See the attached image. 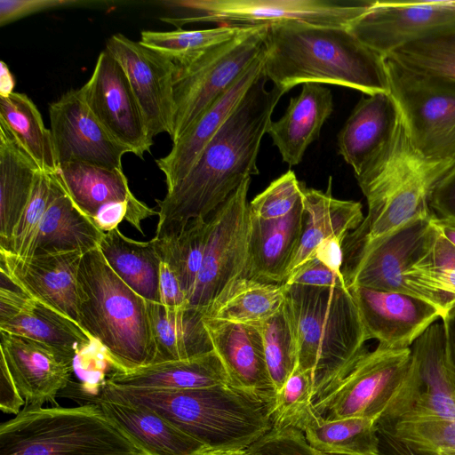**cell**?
<instances>
[{
	"label": "cell",
	"mask_w": 455,
	"mask_h": 455,
	"mask_svg": "<svg viewBox=\"0 0 455 455\" xmlns=\"http://www.w3.org/2000/svg\"><path fill=\"white\" fill-rule=\"evenodd\" d=\"M264 71L207 143L189 172L157 199L154 237L176 234L194 220L207 219L251 175L272 114L286 92L266 88Z\"/></svg>",
	"instance_id": "6da1fadb"
},
{
	"label": "cell",
	"mask_w": 455,
	"mask_h": 455,
	"mask_svg": "<svg viewBox=\"0 0 455 455\" xmlns=\"http://www.w3.org/2000/svg\"><path fill=\"white\" fill-rule=\"evenodd\" d=\"M265 44V76L286 92L306 83L348 87L366 95L389 92L384 58L347 28L272 24Z\"/></svg>",
	"instance_id": "7a4b0ae2"
},
{
	"label": "cell",
	"mask_w": 455,
	"mask_h": 455,
	"mask_svg": "<svg viewBox=\"0 0 455 455\" xmlns=\"http://www.w3.org/2000/svg\"><path fill=\"white\" fill-rule=\"evenodd\" d=\"M100 399L145 406L208 450L246 449L273 428V399L221 384L148 390L104 382Z\"/></svg>",
	"instance_id": "3957f363"
},
{
	"label": "cell",
	"mask_w": 455,
	"mask_h": 455,
	"mask_svg": "<svg viewBox=\"0 0 455 455\" xmlns=\"http://www.w3.org/2000/svg\"><path fill=\"white\" fill-rule=\"evenodd\" d=\"M454 167L455 161L428 157L415 148L399 111L388 140L355 175L368 213L349 236L348 254L413 219L434 214L431 194Z\"/></svg>",
	"instance_id": "277c9868"
},
{
	"label": "cell",
	"mask_w": 455,
	"mask_h": 455,
	"mask_svg": "<svg viewBox=\"0 0 455 455\" xmlns=\"http://www.w3.org/2000/svg\"><path fill=\"white\" fill-rule=\"evenodd\" d=\"M286 286L285 307L298 346L297 368L311 376L314 403L347 373L365 351L368 337L347 286Z\"/></svg>",
	"instance_id": "5b68a950"
},
{
	"label": "cell",
	"mask_w": 455,
	"mask_h": 455,
	"mask_svg": "<svg viewBox=\"0 0 455 455\" xmlns=\"http://www.w3.org/2000/svg\"><path fill=\"white\" fill-rule=\"evenodd\" d=\"M78 295L80 327L101 345L116 370L155 362L147 300L111 269L99 248L82 257Z\"/></svg>",
	"instance_id": "8992f818"
},
{
	"label": "cell",
	"mask_w": 455,
	"mask_h": 455,
	"mask_svg": "<svg viewBox=\"0 0 455 455\" xmlns=\"http://www.w3.org/2000/svg\"><path fill=\"white\" fill-rule=\"evenodd\" d=\"M0 455H144L99 406L27 407L0 425Z\"/></svg>",
	"instance_id": "52a82bcc"
},
{
	"label": "cell",
	"mask_w": 455,
	"mask_h": 455,
	"mask_svg": "<svg viewBox=\"0 0 455 455\" xmlns=\"http://www.w3.org/2000/svg\"><path fill=\"white\" fill-rule=\"evenodd\" d=\"M269 25L175 61L172 141L178 140L265 51Z\"/></svg>",
	"instance_id": "ba28073f"
},
{
	"label": "cell",
	"mask_w": 455,
	"mask_h": 455,
	"mask_svg": "<svg viewBox=\"0 0 455 455\" xmlns=\"http://www.w3.org/2000/svg\"><path fill=\"white\" fill-rule=\"evenodd\" d=\"M376 0H168L161 4L180 11L163 21L181 28L196 22L256 27L288 21L347 28L367 12Z\"/></svg>",
	"instance_id": "9c48e42d"
},
{
	"label": "cell",
	"mask_w": 455,
	"mask_h": 455,
	"mask_svg": "<svg viewBox=\"0 0 455 455\" xmlns=\"http://www.w3.org/2000/svg\"><path fill=\"white\" fill-rule=\"evenodd\" d=\"M411 348L378 345L364 351L315 410L327 419L366 418L395 421L411 366Z\"/></svg>",
	"instance_id": "30bf717a"
},
{
	"label": "cell",
	"mask_w": 455,
	"mask_h": 455,
	"mask_svg": "<svg viewBox=\"0 0 455 455\" xmlns=\"http://www.w3.org/2000/svg\"><path fill=\"white\" fill-rule=\"evenodd\" d=\"M383 58L389 93L415 148L426 156L455 161V81Z\"/></svg>",
	"instance_id": "8fae6325"
},
{
	"label": "cell",
	"mask_w": 455,
	"mask_h": 455,
	"mask_svg": "<svg viewBox=\"0 0 455 455\" xmlns=\"http://www.w3.org/2000/svg\"><path fill=\"white\" fill-rule=\"evenodd\" d=\"M251 178L208 218L209 231L202 267L189 306L204 314L241 278H246L249 257Z\"/></svg>",
	"instance_id": "7c38bea8"
},
{
	"label": "cell",
	"mask_w": 455,
	"mask_h": 455,
	"mask_svg": "<svg viewBox=\"0 0 455 455\" xmlns=\"http://www.w3.org/2000/svg\"><path fill=\"white\" fill-rule=\"evenodd\" d=\"M434 216L413 219L351 253L344 274L347 287L410 294L406 277L435 239Z\"/></svg>",
	"instance_id": "4fadbf2b"
},
{
	"label": "cell",
	"mask_w": 455,
	"mask_h": 455,
	"mask_svg": "<svg viewBox=\"0 0 455 455\" xmlns=\"http://www.w3.org/2000/svg\"><path fill=\"white\" fill-rule=\"evenodd\" d=\"M79 89L90 110L116 140L140 158L150 152L153 140L137 98L124 68L106 49Z\"/></svg>",
	"instance_id": "5bb4252c"
},
{
	"label": "cell",
	"mask_w": 455,
	"mask_h": 455,
	"mask_svg": "<svg viewBox=\"0 0 455 455\" xmlns=\"http://www.w3.org/2000/svg\"><path fill=\"white\" fill-rule=\"evenodd\" d=\"M106 50L124 68L143 114L149 137L172 132V58L148 48L123 34L108 38Z\"/></svg>",
	"instance_id": "9a60e30c"
},
{
	"label": "cell",
	"mask_w": 455,
	"mask_h": 455,
	"mask_svg": "<svg viewBox=\"0 0 455 455\" xmlns=\"http://www.w3.org/2000/svg\"><path fill=\"white\" fill-rule=\"evenodd\" d=\"M51 133L59 165L81 163L123 170L130 150L116 140L95 117L80 89H72L49 105Z\"/></svg>",
	"instance_id": "2e32d148"
},
{
	"label": "cell",
	"mask_w": 455,
	"mask_h": 455,
	"mask_svg": "<svg viewBox=\"0 0 455 455\" xmlns=\"http://www.w3.org/2000/svg\"><path fill=\"white\" fill-rule=\"evenodd\" d=\"M411 353L403 394L407 411L399 419H455V371L447 358L443 324H432Z\"/></svg>",
	"instance_id": "e0dca14e"
},
{
	"label": "cell",
	"mask_w": 455,
	"mask_h": 455,
	"mask_svg": "<svg viewBox=\"0 0 455 455\" xmlns=\"http://www.w3.org/2000/svg\"><path fill=\"white\" fill-rule=\"evenodd\" d=\"M455 20V1L397 2L376 0L348 28L382 57Z\"/></svg>",
	"instance_id": "ac0fdd59"
},
{
	"label": "cell",
	"mask_w": 455,
	"mask_h": 455,
	"mask_svg": "<svg viewBox=\"0 0 455 455\" xmlns=\"http://www.w3.org/2000/svg\"><path fill=\"white\" fill-rule=\"evenodd\" d=\"M368 339L388 349L411 348L443 313L430 302L407 293L348 288Z\"/></svg>",
	"instance_id": "d6986e66"
},
{
	"label": "cell",
	"mask_w": 455,
	"mask_h": 455,
	"mask_svg": "<svg viewBox=\"0 0 455 455\" xmlns=\"http://www.w3.org/2000/svg\"><path fill=\"white\" fill-rule=\"evenodd\" d=\"M0 331L41 342L74 361L92 339L73 320L34 299L1 272Z\"/></svg>",
	"instance_id": "ffe728a7"
},
{
	"label": "cell",
	"mask_w": 455,
	"mask_h": 455,
	"mask_svg": "<svg viewBox=\"0 0 455 455\" xmlns=\"http://www.w3.org/2000/svg\"><path fill=\"white\" fill-rule=\"evenodd\" d=\"M84 254L71 251L21 258L0 251L1 272L27 295L79 325L78 270Z\"/></svg>",
	"instance_id": "44dd1931"
},
{
	"label": "cell",
	"mask_w": 455,
	"mask_h": 455,
	"mask_svg": "<svg viewBox=\"0 0 455 455\" xmlns=\"http://www.w3.org/2000/svg\"><path fill=\"white\" fill-rule=\"evenodd\" d=\"M4 361L27 407L56 404V396L69 383L74 361L32 339L0 331Z\"/></svg>",
	"instance_id": "7402d4cb"
},
{
	"label": "cell",
	"mask_w": 455,
	"mask_h": 455,
	"mask_svg": "<svg viewBox=\"0 0 455 455\" xmlns=\"http://www.w3.org/2000/svg\"><path fill=\"white\" fill-rule=\"evenodd\" d=\"M204 323L230 386L275 399V389L266 363L259 328L207 315Z\"/></svg>",
	"instance_id": "603a6c76"
},
{
	"label": "cell",
	"mask_w": 455,
	"mask_h": 455,
	"mask_svg": "<svg viewBox=\"0 0 455 455\" xmlns=\"http://www.w3.org/2000/svg\"><path fill=\"white\" fill-rule=\"evenodd\" d=\"M265 56L266 49L232 86L172 142L170 152L156 160L157 167L164 174L167 189L172 188L189 172L207 143L261 76Z\"/></svg>",
	"instance_id": "cb8c5ba5"
},
{
	"label": "cell",
	"mask_w": 455,
	"mask_h": 455,
	"mask_svg": "<svg viewBox=\"0 0 455 455\" xmlns=\"http://www.w3.org/2000/svg\"><path fill=\"white\" fill-rule=\"evenodd\" d=\"M303 218V200L283 218L261 220L250 214L246 278L284 283L299 243Z\"/></svg>",
	"instance_id": "d4e9b609"
},
{
	"label": "cell",
	"mask_w": 455,
	"mask_h": 455,
	"mask_svg": "<svg viewBox=\"0 0 455 455\" xmlns=\"http://www.w3.org/2000/svg\"><path fill=\"white\" fill-rule=\"evenodd\" d=\"M91 403L144 455H198L208 450L149 408L98 397Z\"/></svg>",
	"instance_id": "484cf974"
},
{
	"label": "cell",
	"mask_w": 455,
	"mask_h": 455,
	"mask_svg": "<svg viewBox=\"0 0 455 455\" xmlns=\"http://www.w3.org/2000/svg\"><path fill=\"white\" fill-rule=\"evenodd\" d=\"M331 188V176L325 191L303 186L302 233L286 280L314 257L324 241L336 236L347 238L348 232L356 229L364 219L360 203L337 199Z\"/></svg>",
	"instance_id": "4316f807"
},
{
	"label": "cell",
	"mask_w": 455,
	"mask_h": 455,
	"mask_svg": "<svg viewBox=\"0 0 455 455\" xmlns=\"http://www.w3.org/2000/svg\"><path fill=\"white\" fill-rule=\"evenodd\" d=\"M399 116L389 92L362 97L337 136L339 154L358 174L390 138Z\"/></svg>",
	"instance_id": "83f0119b"
},
{
	"label": "cell",
	"mask_w": 455,
	"mask_h": 455,
	"mask_svg": "<svg viewBox=\"0 0 455 455\" xmlns=\"http://www.w3.org/2000/svg\"><path fill=\"white\" fill-rule=\"evenodd\" d=\"M333 111L332 94L321 84L306 83L292 97L283 116L271 121L267 134L283 162L298 165L307 147L319 137L326 119Z\"/></svg>",
	"instance_id": "f1b7e54d"
},
{
	"label": "cell",
	"mask_w": 455,
	"mask_h": 455,
	"mask_svg": "<svg viewBox=\"0 0 455 455\" xmlns=\"http://www.w3.org/2000/svg\"><path fill=\"white\" fill-rule=\"evenodd\" d=\"M57 174L76 206L92 221L105 207L118 203L130 204L140 221L158 213L132 194L123 170L67 163L60 164Z\"/></svg>",
	"instance_id": "f546056e"
},
{
	"label": "cell",
	"mask_w": 455,
	"mask_h": 455,
	"mask_svg": "<svg viewBox=\"0 0 455 455\" xmlns=\"http://www.w3.org/2000/svg\"><path fill=\"white\" fill-rule=\"evenodd\" d=\"M124 387L148 390H187L228 384L214 350L194 358L153 363L136 369L116 370L105 381Z\"/></svg>",
	"instance_id": "4dcf8cb0"
},
{
	"label": "cell",
	"mask_w": 455,
	"mask_h": 455,
	"mask_svg": "<svg viewBox=\"0 0 455 455\" xmlns=\"http://www.w3.org/2000/svg\"><path fill=\"white\" fill-rule=\"evenodd\" d=\"M147 305L156 345L154 363L194 358L213 350L204 312L189 305L166 307L148 300Z\"/></svg>",
	"instance_id": "1f68e13d"
},
{
	"label": "cell",
	"mask_w": 455,
	"mask_h": 455,
	"mask_svg": "<svg viewBox=\"0 0 455 455\" xmlns=\"http://www.w3.org/2000/svg\"><path fill=\"white\" fill-rule=\"evenodd\" d=\"M40 171L15 136L0 123V250L6 249Z\"/></svg>",
	"instance_id": "d6a6232c"
},
{
	"label": "cell",
	"mask_w": 455,
	"mask_h": 455,
	"mask_svg": "<svg viewBox=\"0 0 455 455\" xmlns=\"http://www.w3.org/2000/svg\"><path fill=\"white\" fill-rule=\"evenodd\" d=\"M104 235L62 188L43 217L28 257L71 251L85 253L99 248Z\"/></svg>",
	"instance_id": "836d02e7"
},
{
	"label": "cell",
	"mask_w": 455,
	"mask_h": 455,
	"mask_svg": "<svg viewBox=\"0 0 455 455\" xmlns=\"http://www.w3.org/2000/svg\"><path fill=\"white\" fill-rule=\"evenodd\" d=\"M99 249L111 269L148 301L159 303L161 259L154 239L139 242L119 229L105 233Z\"/></svg>",
	"instance_id": "e575fe53"
},
{
	"label": "cell",
	"mask_w": 455,
	"mask_h": 455,
	"mask_svg": "<svg viewBox=\"0 0 455 455\" xmlns=\"http://www.w3.org/2000/svg\"><path fill=\"white\" fill-rule=\"evenodd\" d=\"M315 450L332 455H379L377 421L366 418L327 419L315 410L301 430Z\"/></svg>",
	"instance_id": "d590c367"
},
{
	"label": "cell",
	"mask_w": 455,
	"mask_h": 455,
	"mask_svg": "<svg viewBox=\"0 0 455 455\" xmlns=\"http://www.w3.org/2000/svg\"><path fill=\"white\" fill-rule=\"evenodd\" d=\"M287 286L241 278L212 304L204 315L245 324L260 323L283 307Z\"/></svg>",
	"instance_id": "8d00e7d4"
},
{
	"label": "cell",
	"mask_w": 455,
	"mask_h": 455,
	"mask_svg": "<svg viewBox=\"0 0 455 455\" xmlns=\"http://www.w3.org/2000/svg\"><path fill=\"white\" fill-rule=\"evenodd\" d=\"M0 123L15 136L41 171L57 172L60 165L51 131L30 98L16 92L0 96Z\"/></svg>",
	"instance_id": "74e56055"
},
{
	"label": "cell",
	"mask_w": 455,
	"mask_h": 455,
	"mask_svg": "<svg viewBox=\"0 0 455 455\" xmlns=\"http://www.w3.org/2000/svg\"><path fill=\"white\" fill-rule=\"evenodd\" d=\"M406 285L410 294L435 305L443 315L455 306V247L438 231L407 275Z\"/></svg>",
	"instance_id": "f35d334b"
},
{
	"label": "cell",
	"mask_w": 455,
	"mask_h": 455,
	"mask_svg": "<svg viewBox=\"0 0 455 455\" xmlns=\"http://www.w3.org/2000/svg\"><path fill=\"white\" fill-rule=\"evenodd\" d=\"M208 231L207 218L192 220L176 234L153 237L161 261L177 275L188 303L202 267Z\"/></svg>",
	"instance_id": "ab89813d"
},
{
	"label": "cell",
	"mask_w": 455,
	"mask_h": 455,
	"mask_svg": "<svg viewBox=\"0 0 455 455\" xmlns=\"http://www.w3.org/2000/svg\"><path fill=\"white\" fill-rule=\"evenodd\" d=\"M386 57L413 71L455 81V20Z\"/></svg>",
	"instance_id": "60d3db41"
},
{
	"label": "cell",
	"mask_w": 455,
	"mask_h": 455,
	"mask_svg": "<svg viewBox=\"0 0 455 455\" xmlns=\"http://www.w3.org/2000/svg\"><path fill=\"white\" fill-rule=\"evenodd\" d=\"M253 325L261 333L267 366L276 393L298 367V346L285 303L275 315Z\"/></svg>",
	"instance_id": "b9f144b4"
},
{
	"label": "cell",
	"mask_w": 455,
	"mask_h": 455,
	"mask_svg": "<svg viewBox=\"0 0 455 455\" xmlns=\"http://www.w3.org/2000/svg\"><path fill=\"white\" fill-rule=\"evenodd\" d=\"M246 27L222 25L213 28L172 31L143 30L140 44L170 56L174 60L202 52L227 42Z\"/></svg>",
	"instance_id": "7bdbcfd3"
},
{
	"label": "cell",
	"mask_w": 455,
	"mask_h": 455,
	"mask_svg": "<svg viewBox=\"0 0 455 455\" xmlns=\"http://www.w3.org/2000/svg\"><path fill=\"white\" fill-rule=\"evenodd\" d=\"M63 186L57 172L40 171L33 186L28 202L17 223L10 242L4 250L21 258L29 255L36 234L50 204Z\"/></svg>",
	"instance_id": "ee69618b"
},
{
	"label": "cell",
	"mask_w": 455,
	"mask_h": 455,
	"mask_svg": "<svg viewBox=\"0 0 455 455\" xmlns=\"http://www.w3.org/2000/svg\"><path fill=\"white\" fill-rule=\"evenodd\" d=\"M313 410L311 376L297 368L275 393L272 409L273 427H293L301 431Z\"/></svg>",
	"instance_id": "f6af8a7d"
},
{
	"label": "cell",
	"mask_w": 455,
	"mask_h": 455,
	"mask_svg": "<svg viewBox=\"0 0 455 455\" xmlns=\"http://www.w3.org/2000/svg\"><path fill=\"white\" fill-rule=\"evenodd\" d=\"M390 424L395 436L422 455L455 447V419H398Z\"/></svg>",
	"instance_id": "bcb514c9"
},
{
	"label": "cell",
	"mask_w": 455,
	"mask_h": 455,
	"mask_svg": "<svg viewBox=\"0 0 455 455\" xmlns=\"http://www.w3.org/2000/svg\"><path fill=\"white\" fill-rule=\"evenodd\" d=\"M291 170L273 180L249 203V212L261 220L288 215L303 200V186Z\"/></svg>",
	"instance_id": "7dc6e473"
},
{
	"label": "cell",
	"mask_w": 455,
	"mask_h": 455,
	"mask_svg": "<svg viewBox=\"0 0 455 455\" xmlns=\"http://www.w3.org/2000/svg\"><path fill=\"white\" fill-rule=\"evenodd\" d=\"M249 449L253 455H332L313 449L304 434L293 427H273Z\"/></svg>",
	"instance_id": "c3c4849f"
},
{
	"label": "cell",
	"mask_w": 455,
	"mask_h": 455,
	"mask_svg": "<svg viewBox=\"0 0 455 455\" xmlns=\"http://www.w3.org/2000/svg\"><path fill=\"white\" fill-rule=\"evenodd\" d=\"M314 287H346L342 272H336L313 258L301 266L284 283Z\"/></svg>",
	"instance_id": "681fc988"
},
{
	"label": "cell",
	"mask_w": 455,
	"mask_h": 455,
	"mask_svg": "<svg viewBox=\"0 0 455 455\" xmlns=\"http://www.w3.org/2000/svg\"><path fill=\"white\" fill-rule=\"evenodd\" d=\"M76 0H1L0 26L4 27L31 14L82 4Z\"/></svg>",
	"instance_id": "f907efd6"
},
{
	"label": "cell",
	"mask_w": 455,
	"mask_h": 455,
	"mask_svg": "<svg viewBox=\"0 0 455 455\" xmlns=\"http://www.w3.org/2000/svg\"><path fill=\"white\" fill-rule=\"evenodd\" d=\"M429 206L435 217L455 221V167L434 188Z\"/></svg>",
	"instance_id": "816d5d0a"
},
{
	"label": "cell",
	"mask_w": 455,
	"mask_h": 455,
	"mask_svg": "<svg viewBox=\"0 0 455 455\" xmlns=\"http://www.w3.org/2000/svg\"><path fill=\"white\" fill-rule=\"evenodd\" d=\"M159 303L166 307H181L189 305L175 272L161 261L159 275Z\"/></svg>",
	"instance_id": "f5cc1de1"
},
{
	"label": "cell",
	"mask_w": 455,
	"mask_h": 455,
	"mask_svg": "<svg viewBox=\"0 0 455 455\" xmlns=\"http://www.w3.org/2000/svg\"><path fill=\"white\" fill-rule=\"evenodd\" d=\"M25 400L20 395L4 361L0 359V409L3 412L19 414Z\"/></svg>",
	"instance_id": "db71d44e"
},
{
	"label": "cell",
	"mask_w": 455,
	"mask_h": 455,
	"mask_svg": "<svg viewBox=\"0 0 455 455\" xmlns=\"http://www.w3.org/2000/svg\"><path fill=\"white\" fill-rule=\"evenodd\" d=\"M379 455H422L399 440L389 423L377 420Z\"/></svg>",
	"instance_id": "11a10c76"
},
{
	"label": "cell",
	"mask_w": 455,
	"mask_h": 455,
	"mask_svg": "<svg viewBox=\"0 0 455 455\" xmlns=\"http://www.w3.org/2000/svg\"><path fill=\"white\" fill-rule=\"evenodd\" d=\"M345 239L346 237L336 236L324 241L318 246L313 258L336 272H342Z\"/></svg>",
	"instance_id": "9f6ffc18"
},
{
	"label": "cell",
	"mask_w": 455,
	"mask_h": 455,
	"mask_svg": "<svg viewBox=\"0 0 455 455\" xmlns=\"http://www.w3.org/2000/svg\"><path fill=\"white\" fill-rule=\"evenodd\" d=\"M441 319L444 332L447 358L455 371V306L448 309Z\"/></svg>",
	"instance_id": "6f0895ef"
},
{
	"label": "cell",
	"mask_w": 455,
	"mask_h": 455,
	"mask_svg": "<svg viewBox=\"0 0 455 455\" xmlns=\"http://www.w3.org/2000/svg\"><path fill=\"white\" fill-rule=\"evenodd\" d=\"M0 67V96H8L14 92V77L4 61H1Z\"/></svg>",
	"instance_id": "680465c9"
},
{
	"label": "cell",
	"mask_w": 455,
	"mask_h": 455,
	"mask_svg": "<svg viewBox=\"0 0 455 455\" xmlns=\"http://www.w3.org/2000/svg\"><path fill=\"white\" fill-rule=\"evenodd\" d=\"M433 223L437 231L455 247V221L434 216Z\"/></svg>",
	"instance_id": "91938a15"
},
{
	"label": "cell",
	"mask_w": 455,
	"mask_h": 455,
	"mask_svg": "<svg viewBox=\"0 0 455 455\" xmlns=\"http://www.w3.org/2000/svg\"><path fill=\"white\" fill-rule=\"evenodd\" d=\"M198 455H253L249 448L235 450H207Z\"/></svg>",
	"instance_id": "94428289"
},
{
	"label": "cell",
	"mask_w": 455,
	"mask_h": 455,
	"mask_svg": "<svg viewBox=\"0 0 455 455\" xmlns=\"http://www.w3.org/2000/svg\"><path fill=\"white\" fill-rule=\"evenodd\" d=\"M434 455H455V447L442 449L436 451Z\"/></svg>",
	"instance_id": "6125c7cd"
}]
</instances>
